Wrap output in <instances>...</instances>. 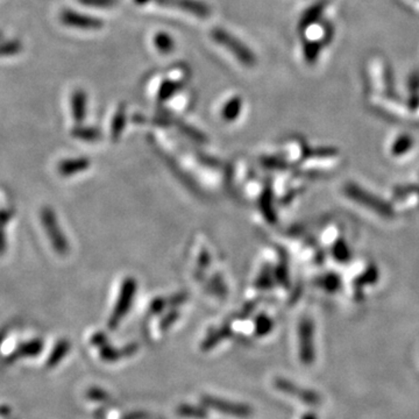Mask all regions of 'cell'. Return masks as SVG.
Here are the masks:
<instances>
[{
    "mask_svg": "<svg viewBox=\"0 0 419 419\" xmlns=\"http://www.w3.org/2000/svg\"><path fill=\"white\" fill-rule=\"evenodd\" d=\"M344 195L352 200L353 203L359 204L370 212H374L384 219H391L395 216V209L389 203L383 199L378 198L376 195L362 189L359 184L348 182L344 185Z\"/></svg>",
    "mask_w": 419,
    "mask_h": 419,
    "instance_id": "6da1fadb",
    "label": "cell"
},
{
    "mask_svg": "<svg viewBox=\"0 0 419 419\" xmlns=\"http://www.w3.org/2000/svg\"><path fill=\"white\" fill-rule=\"evenodd\" d=\"M211 36L213 40L223 45L228 52L233 54L234 57L242 63L244 66L248 68H253L256 64V56L254 52H251V49L248 48L247 45H244V42L237 40L235 36L230 34L228 31H225L223 28H213L211 31Z\"/></svg>",
    "mask_w": 419,
    "mask_h": 419,
    "instance_id": "7a4b0ae2",
    "label": "cell"
},
{
    "mask_svg": "<svg viewBox=\"0 0 419 419\" xmlns=\"http://www.w3.org/2000/svg\"><path fill=\"white\" fill-rule=\"evenodd\" d=\"M136 281L133 277H127L122 282V289L119 293L118 300L115 303V310L112 312L111 318L108 321V328L111 330H115L118 326L119 323L124 319L131 305H132L133 300L135 296L136 293Z\"/></svg>",
    "mask_w": 419,
    "mask_h": 419,
    "instance_id": "3957f363",
    "label": "cell"
},
{
    "mask_svg": "<svg viewBox=\"0 0 419 419\" xmlns=\"http://www.w3.org/2000/svg\"><path fill=\"white\" fill-rule=\"evenodd\" d=\"M42 225L45 227V232L48 234L49 239L52 241V247L59 254L66 255L69 251V244L66 237L63 235V232L59 228L57 218L52 210L45 207L41 212Z\"/></svg>",
    "mask_w": 419,
    "mask_h": 419,
    "instance_id": "277c9868",
    "label": "cell"
},
{
    "mask_svg": "<svg viewBox=\"0 0 419 419\" xmlns=\"http://www.w3.org/2000/svg\"><path fill=\"white\" fill-rule=\"evenodd\" d=\"M314 326L310 318L300 319L298 324L300 361L305 366H311L314 361Z\"/></svg>",
    "mask_w": 419,
    "mask_h": 419,
    "instance_id": "5b68a950",
    "label": "cell"
},
{
    "mask_svg": "<svg viewBox=\"0 0 419 419\" xmlns=\"http://www.w3.org/2000/svg\"><path fill=\"white\" fill-rule=\"evenodd\" d=\"M59 20L68 27L83 29V31H97L104 26V22L99 17L80 13V12L70 10V8H66L61 12Z\"/></svg>",
    "mask_w": 419,
    "mask_h": 419,
    "instance_id": "8992f818",
    "label": "cell"
},
{
    "mask_svg": "<svg viewBox=\"0 0 419 419\" xmlns=\"http://www.w3.org/2000/svg\"><path fill=\"white\" fill-rule=\"evenodd\" d=\"M202 402L206 408L212 409V410H216V411L223 413V415L234 416V417H239V418H247V417H251V413H253V410L248 405L225 401V399L213 397V396H203Z\"/></svg>",
    "mask_w": 419,
    "mask_h": 419,
    "instance_id": "52a82bcc",
    "label": "cell"
},
{
    "mask_svg": "<svg viewBox=\"0 0 419 419\" xmlns=\"http://www.w3.org/2000/svg\"><path fill=\"white\" fill-rule=\"evenodd\" d=\"M274 385H275L276 389H279L284 394L290 395L293 397L298 398L300 401L303 402L305 404L316 406V405H319L321 403V396L317 392L300 387V385L293 383L291 381L286 380L282 377L275 378Z\"/></svg>",
    "mask_w": 419,
    "mask_h": 419,
    "instance_id": "ba28073f",
    "label": "cell"
},
{
    "mask_svg": "<svg viewBox=\"0 0 419 419\" xmlns=\"http://www.w3.org/2000/svg\"><path fill=\"white\" fill-rule=\"evenodd\" d=\"M394 206H397L402 211L411 212L419 209V186L410 185V186H402L395 190Z\"/></svg>",
    "mask_w": 419,
    "mask_h": 419,
    "instance_id": "9c48e42d",
    "label": "cell"
},
{
    "mask_svg": "<svg viewBox=\"0 0 419 419\" xmlns=\"http://www.w3.org/2000/svg\"><path fill=\"white\" fill-rule=\"evenodd\" d=\"M155 1L161 6L178 7L179 10L202 19L210 17L211 14L209 5L203 3L200 0H155Z\"/></svg>",
    "mask_w": 419,
    "mask_h": 419,
    "instance_id": "30bf717a",
    "label": "cell"
},
{
    "mask_svg": "<svg viewBox=\"0 0 419 419\" xmlns=\"http://www.w3.org/2000/svg\"><path fill=\"white\" fill-rule=\"evenodd\" d=\"M70 108L75 122H83L87 118V94L83 89H76L70 98Z\"/></svg>",
    "mask_w": 419,
    "mask_h": 419,
    "instance_id": "8fae6325",
    "label": "cell"
},
{
    "mask_svg": "<svg viewBox=\"0 0 419 419\" xmlns=\"http://www.w3.org/2000/svg\"><path fill=\"white\" fill-rule=\"evenodd\" d=\"M90 160L87 157H78V159H70L63 160L59 164V172L62 176H70V175L78 174L80 171L87 170L90 167Z\"/></svg>",
    "mask_w": 419,
    "mask_h": 419,
    "instance_id": "7c38bea8",
    "label": "cell"
},
{
    "mask_svg": "<svg viewBox=\"0 0 419 419\" xmlns=\"http://www.w3.org/2000/svg\"><path fill=\"white\" fill-rule=\"evenodd\" d=\"M183 87H184L183 80H164L157 91V101L160 103L169 101L174 97L175 94H177Z\"/></svg>",
    "mask_w": 419,
    "mask_h": 419,
    "instance_id": "4fadbf2b",
    "label": "cell"
},
{
    "mask_svg": "<svg viewBox=\"0 0 419 419\" xmlns=\"http://www.w3.org/2000/svg\"><path fill=\"white\" fill-rule=\"evenodd\" d=\"M242 108V99L239 96L230 98L221 110V118L227 122H232L240 115Z\"/></svg>",
    "mask_w": 419,
    "mask_h": 419,
    "instance_id": "5bb4252c",
    "label": "cell"
},
{
    "mask_svg": "<svg viewBox=\"0 0 419 419\" xmlns=\"http://www.w3.org/2000/svg\"><path fill=\"white\" fill-rule=\"evenodd\" d=\"M73 138L82 140L85 142H96L101 138V132L97 127L91 126H76L71 131Z\"/></svg>",
    "mask_w": 419,
    "mask_h": 419,
    "instance_id": "9a60e30c",
    "label": "cell"
},
{
    "mask_svg": "<svg viewBox=\"0 0 419 419\" xmlns=\"http://www.w3.org/2000/svg\"><path fill=\"white\" fill-rule=\"evenodd\" d=\"M126 126V106L125 104L120 105L115 112V117L112 119L111 138L113 141H118L122 136Z\"/></svg>",
    "mask_w": 419,
    "mask_h": 419,
    "instance_id": "2e32d148",
    "label": "cell"
},
{
    "mask_svg": "<svg viewBox=\"0 0 419 419\" xmlns=\"http://www.w3.org/2000/svg\"><path fill=\"white\" fill-rule=\"evenodd\" d=\"M136 346L129 345L122 351L110 347V346H104L101 348V358L106 360V361H115V360L120 359L122 356L132 355L133 353L135 352Z\"/></svg>",
    "mask_w": 419,
    "mask_h": 419,
    "instance_id": "e0dca14e",
    "label": "cell"
},
{
    "mask_svg": "<svg viewBox=\"0 0 419 419\" xmlns=\"http://www.w3.org/2000/svg\"><path fill=\"white\" fill-rule=\"evenodd\" d=\"M154 45L159 52L162 54H169L175 49V41L170 35L164 31H160L154 36Z\"/></svg>",
    "mask_w": 419,
    "mask_h": 419,
    "instance_id": "ac0fdd59",
    "label": "cell"
},
{
    "mask_svg": "<svg viewBox=\"0 0 419 419\" xmlns=\"http://www.w3.org/2000/svg\"><path fill=\"white\" fill-rule=\"evenodd\" d=\"M175 124H176L178 129H179V132L183 133L185 136H188L189 139L193 140L196 142H206V136L200 131H198V129L188 125V124H185V122H182L179 119L175 120Z\"/></svg>",
    "mask_w": 419,
    "mask_h": 419,
    "instance_id": "d6986e66",
    "label": "cell"
},
{
    "mask_svg": "<svg viewBox=\"0 0 419 419\" xmlns=\"http://www.w3.org/2000/svg\"><path fill=\"white\" fill-rule=\"evenodd\" d=\"M22 52V43L19 40H0V57L17 55Z\"/></svg>",
    "mask_w": 419,
    "mask_h": 419,
    "instance_id": "ffe728a7",
    "label": "cell"
},
{
    "mask_svg": "<svg viewBox=\"0 0 419 419\" xmlns=\"http://www.w3.org/2000/svg\"><path fill=\"white\" fill-rule=\"evenodd\" d=\"M332 254H333V258L337 261L341 262V263H345L351 258V251H349L348 246L346 244V241L344 242L341 239H338L335 242H333Z\"/></svg>",
    "mask_w": 419,
    "mask_h": 419,
    "instance_id": "44dd1931",
    "label": "cell"
},
{
    "mask_svg": "<svg viewBox=\"0 0 419 419\" xmlns=\"http://www.w3.org/2000/svg\"><path fill=\"white\" fill-rule=\"evenodd\" d=\"M321 10H323V3H316L314 6L310 7L309 10L303 14L302 20H300V28L307 29L310 24H314L321 17Z\"/></svg>",
    "mask_w": 419,
    "mask_h": 419,
    "instance_id": "7402d4cb",
    "label": "cell"
},
{
    "mask_svg": "<svg viewBox=\"0 0 419 419\" xmlns=\"http://www.w3.org/2000/svg\"><path fill=\"white\" fill-rule=\"evenodd\" d=\"M178 415L188 418L204 419L207 417V412L202 408L193 405L183 404L177 409Z\"/></svg>",
    "mask_w": 419,
    "mask_h": 419,
    "instance_id": "603a6c76",
    "label": "cell"
},
{
    "mask_svg": "<svg viewBox=\"0 0 419 419\" xmlns=\"http://www.w3.org/2000/svg\"><path fill=\"white\" fill-rule=\"evenodd\" d=\"M260 205H261V211L262 213H263L265 219L270 221V223H274L276 219V216L275 212H274V209H272V193H270V192L265 191V193L262 195Z\"/></svg>",
    "mask_w": 419,
    "mask_h": 419,
    "instance_id": "cb8c5ba5",
    "label": "cell"
},
{
    "mask_svg": "<svg viewBox=\"0 0 419 419\" xmlns=\"http://www.w3.org/2000/svg\"><path fill=\"white\" fill-rule=\"evenodd\" d=\"M272 319L267 317L265 314L258 316V319H256V323H255V331H256V335H260V337H263V335H268L269 332L272 331Z\"/></svg>",
    "mask_w": 419,
    "mask_h": 419,
    "instance_id": "d4e9b609",
    "label": "cell"
},
{
    "mask_svg": "<svg viewBox=\"0 0 419 419\" xmlns=\"http://www.w3.org/2000/svg\"><path fill=\"white\" fill-rule=\"evenodd\" d=\"M227 335H230L228 328H221L219 331H216V333L210 335L209 338L206 339L205 341L203 342L202 348L204 351L212 348L213 346H216L218 342L221 341L223 339L226 338Z\"/></svg>",
    "mask_w": 419,
    "mask_h": 419,
    "instance_id": "484cf974",
    "label": "cell"
},
{
    "mask_svg": "<svg viewBox=\"0 0 419 419\" xmlns=\"http://www.w3.org/2000/svg\"><path fill=\"white\" fill-rule=\"evenodd\" d=\"M321 45L316 41L304 42V56L307 62L314 63L317 59Z\"/></svg>",
    "mask_w": 419,
    "mask_h": 419,
    "instance_id": "4316f807",
    "label": "cell"
},
{
    "mask_svg": "<svg viewBox=\"0 0 419 419\" xmlns=\"http://www.w3.org/2000/svg\"><path fill=\"white\" fill-rule=\"evenodd\" d=\"M319 283H321V286L325 290L335 293V291L339 289V286H340V279H339L338 276L335 275V274H328L323 279H321Z\"/></svg>",
    "mask_w": 419,
    "mask_h": 419,
    "instance_id": "83f0119b",
    "label": "cell"
},
{
    "mask_svg": "<svg viewBox=\"0 0 419 419\" xmlns=\"http://www.w3.org/2000/svg\"><path fill=\"white\" fill-rule=\"evenodd\" d=\"M70 345L68 341L59 342L57 346H56V348L54 349V352H52V356H50V360H49V363L50 365H55L57 361L62 359L63 356L66 355V352L69 351Z\"/></svg>",
    "mask_w": 419,
    "mask_h": 419,
    "instance_id": "f1b7e54d",
    "label": "cell"
},
{
    "mask_svg": "<svg viewBox=\"0 0 419 419\" xmlns=\"http://www.w3.org/2000/svg\"><path fill=\"white\" fill-rule=\"evenodd\" d=\"M42 349V342L40 340H33V341L24 344L21 346L17 353H21V355H35L36 353Z\"/></svg>",
    "mask_w": 419,
    "mask_h": 419,
    "instance_id": "f546056e",
    "label": "cell"
},
{
    "mask_svg": "<svg viewBox=\"0 0 419 419\" xmlns=\"http://www.w3.org/2000/svg\"><path fill=\"white\" fill-rule=\"evenodd\" d=\"M78 3L84 6L99 7V8H108L117 5L118 0H78Z\"/></svg>",
    "mask_w": 419,
    "mask_h": 419,
    "instance_id": "4dcf8cb0",
    "label": "cell"
},
{
    "mask_svg": "<svg viewBox=\"0 0 419 419\" xmlns=\"http://www.w3.org/2000/svg\"><path fill=\"white\" fill-rule=\"evenodd\" d=\"M410 147H411V139H410V138L402 136V138L397 139V141L394 143V146H392V153H394L395 155H402V154L406 153Z\"/></svg>",
    "mask_w": 419,
    "mask_h": 419,
    "instance_id": "1f68e13d",
    "label": "cell"
},
{
    "mask_svg": "<svg viewBox=\"0 0 419 419\" xmlns=\"http://www.w3.org/2000/svg\"><path fill=\"white\" fill-rule=\"evenodd\" d=\"M262 163L265 164V167L274 168V169H282L283 167H286V162L277 157H263Z\"/></svg>",
    "mask_w": 419,
    "mask_h": 419,
    "instance_id": "d6a6232c",
    "label": "cell"
},
{
    "mask_svg": "<svg viewBox=\"0 0 419 419\" xmlns=\"http://www.w3.org/2000/svg\"><path fill=\"white\" fill-rule=\"evenodd\" d=\"M10 218H12V213H10V211L1 210V211H0V227L5 226L7 221L10 220Z\"/></svg>",
    "mask_w": 419,
    "mask_h": 419,
    "instance_id": "836d02e7",
    "label": "cell"
},
{
    "mask_svg": "<svg viewBox=\"0 0 419 419\" xmlns=\"http://www.w3.org/2000/svg\"><path fill=\"white\" fill-rule=\"evenodd\" d=\"M5 247H6L5 234H3V227H0V254H3Z\"/></svg>",
    "mask_w": 419,
    "mask_h": 419,
    "instance_id": "e575fe53",
    "label": "cell"
},
{
    "mask_svg": "<svg viewBox=\"0 0 419 419\" xmlns=\"http://www.w3.org/2000/svg\"><path fill=\"white\" fill-rule=\"evenodd\" d=\"M152 0H134V3H138V5H145V3H149Z\"/></svg>",
    "mask_w": 419,
    "mask_h": 419,
    "instance_id": "d590c367",
    "label": "cell"
},
{
    "mask_svg": "<svg viewBox=\"0 0 419 419\" xmlns=\"http://www.w3.org/2000/svg\"><path fill=\"white\" fill-rule=\"evenodd\" d=\"M302 419H317L316 418V416L312 415V413H307V415L303 416V418Z\"/></svg>",
    "mask_w": 419,
    "mask_h": 419,
    "instance_id": "8d00e7d4",
    "label": "cell"
},
{
    "mask_svg": "<svg viewBox=\"0 0 419 419\" xmlns=\"http://www.w3.org/2000/svg\"><path fill=\"white\" fill-rule=\"evenodd\" d=\"M3 31H0V40H3Z\"/></svg>",
    "mask_w": 419,
    "mask_h": 419,
    "instance_id": "74e56055",
    "label": "cell"
}]
</instances>
